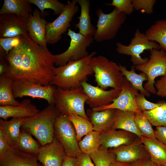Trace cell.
I'll return each instance as SVG.
<instances>
[{
    "instance_id": "cell-38",
    "label": "cell",
    "mask_w": 166,
    "mask_h": 166,
    "mask_svg": "<svg viewBox=\"0 0 166 166\" xmlns=\"http://www.w3.org/2000/svg\"><path fill=\"white\" fill-rule=\"evenodd\" d=\"M136 102L138 108L141 111H148L152 109L161 105L164 101H160L154 103L148 101L145 96L139 93L136 97Z\"/></svg>"
},
{
    "instance_id": "cell-13",
    "label": "cell",
    "mask_w": 166,
    "mask_h": 166,
    "mask_svg": "<svg viewBox=\"0 0 166 166\" xmlns=\"http://www.w3.org/2000/svg\"><path fill=\"white\" fill-rule=\"evenodd\" d=\"M121 90L118 96L110 104L92 109L96 111L112 109L135 113L142 112L138 108L136 102V97L139 94L138 91L134 88L124 77Z\"/></svg>"
},
{
    "instance_id": "cell-3",
    "label": "cell",
    "mask_w": 166,
    "mask_h": 166,
    "mask_svg": "<svg viewBox=\"0 0 166 166\" xmlns=\"http://www.w3.org/2000/svg\"><path fill=\"white\" fill-rule=\"evenodd\" d=\"M60 114L54 104H49L39 113L25 118L21 128L34 136L43 146L51 142L54 136V127Z\"/></svg>"
},
{
    "instance_id": "cell-17",
    "label": "cell",
    "mask_w": 166,
    "mask_h": 166,
    "mask_svg": "<svg viewBox=\"0 0 166 166\" xmlns=\"http://www.w3.org/2000/svg\"><path fill=\"white\" fill-rule=\"evenodd\" d=\"M116 156L115 161L131 163L140 160L150 158L149 154L141 138L131 144L112 149Z\"/></svg>"
},
{
    "instance_id": "cell-2",
    "label": "cell",
    "mask_w": 166,
    "mask_h": 166,
    "mask_svg": "<svg viewBox=\"0 0 166 166\" xmlns=\"http://www.w3.org/2000/svg\"><path fill=\"white\" fill-rule=\"evenodd\" d=\"M97 53L93 51L81 59L56 67L55 75L50 84L64 89H75L86 81L89 75L94 73L91 65L92 58Z\"/></svg>"
},
{
    "instance_id": "cell-6",
    "label": "cell",
    "mask_w": 166,
    "mask_h": 166,
    "mask_svg": "<svg viewBox=\"0 0 166 166\" xmlns=\"http://www.w3.org/2000/svg\"><path fill=\"white\" fill-rule=\"evenodd\" d=\"M96 13L98 19L94 39L100 42L113 39L125 22L126 15L115 8L108 14L104 13L101 9H98Z\"/></svg>"
},
{
    "instance_id": "cell-15",
    "label": "cell",
    "mask_w": 166,
    "mask_h": 166,
    "mask_svg": "<svg viewBox=\"0 0 166 166\" xmlns=\"http://www.w3.org/2000/svg\"><path fill=\"white\" fill-rule=\"evenodd\" d=\"M67 156L62 146L54 135L51 142L41 146L37 157L43 166H61Z\"/></svg>"
},
{
    "instance_id": "cell-21",
    "label": "cell",
    "mask_w": 166,
    "mask_h": 166,
    "mask_svg": "<svg viewBox=\"0 0 166 166\" xmlns=\"http://www.w3.org/2000/svg\"><path fill=\"white\" fill-rule=\"evenodd\" d=\"M39 111L31 100L24 99L17 106H0V117L4 120L9 117L29 118L35 116Z\"/></svg>"
},
{
    "instance_id": "cell-50",
    "label": "cell",
    "mask_w": 166,
    "mask_h": 166,
    "mask_svg": "<svg viewBox=\"0 0 166 166\" xmlns=\"http://www.w3.org/2000/svg\"><path fill=\"white\" fill-rule=\"evenodd\" d=\"M156 166H166V165L163 164L156 165Z\"/></svg>"
},
{
    "instance_id": "cell-7",
    "label": "cell",
    "mask_w": 166,
    "mask_h": 166,
    "mask_svg": "<svg viewBox=\"0 0 166 166\" xmlns=\"http://www.w3.org/2000/svg\"><path fill=\"white\" fill-rule=\"evenodd\" d=\"M67 34L70 38L69 45L64 52L54 55L55 65H64L68 62L78 60L87 56L89 54L87 48L93 43V36H85L68 29Z\"/></svg>"
},
{
    "instance_id": "cell-28",
    "label": "cell",
    "mask_w": 166,
    "mask_h": 166,
    "mask_svg": "<svg viewBox=\"0 0 166 166\" xmlns=\"http://www.w3.org/2000/svg\"><path fill=\"white\" fill-rule=\"evenodd\" d=\"M150 41L155 42L160 45V49L166 52V20L156 21L145 33Z\"/></svg>"
},
{
    "instance_id": "cell-37",
    "label": "cell",
    "mask_w": 166,
    "mask_h": 166,
    "mask_svg": "<svg viewBox=\"0 0 166 166\" xmlns=\"http://www.w3.org/2000/svg\"><path fill=\"white\" fill-rule=\"evenodd\" d=\"M28 1L38 8L42 17L45 14L44 10L49 9L53 10L54 14L59 15L63 11L65 5L57 0H28Z\"/></svg>"
},
{
    "instance_id": "cell-41",
    "label": "cell",
    "mask_w": 166,
    "mask_h": 166,
    "mask_svg": "<svg viewBox=\"0 0 166 166\" xmlns=\"http://www.w3.org/2000/svg\"><path fill=\"white\" fill-rule=\"evenodd\" d=\"M20 36L0 38V46L5 51L6 54L19 43Z\"/></svg>"
},
{
    "instance_id": "cell-14",
    "label": "cell",
    "mask_w": 166,
    "mask_h": 166,
    "mask_svg": "<svg viewBox=\"0 0 166 166\" xmlns=\"http://www.w3.org/2000/svg\"><path fill=\"white\" fill-rule=\"evenodd\" d=\"M81 86L88 97L86 103L91 109L110 104L118 96L121 91V90L114 89L107 91L85 81L81 83Z\"/></svg>"
},
{
    "instance_id": "cell-16",
    "label": "cell",
    "mask_w": 166,
    "mask_h": 166,
    "mask_svg": "<svg viewBox=\"0 0 166 166\" xmlns=\"http://www.w3.org/2000/svg\"><path fill=\"white\" fill-rule=\"evenodd\" d=\"M28 19L14 14L0 16V38L14 37L28 33Z\"/></svg>"
},
{
    "instance_id": "cell-5",
    "label": "cell",
    "mask_w": 166,
    "mask_h": 166,
    "mask_svg": "<svg viewBox=\"0 0 166 166\" xmlns=\"http://www.w3.org/2000/svg\"><path fill=\"white\" fill-rule=\"evenodd\" d=\"M54 96V105L60 114L68 117L77 114L89 121L84 106L88 97L81 86L72 89L57 87Z\"/></svg>"
},
{
    "instance_id": "cell-24",
    "label": "cell",
    "mask_w": 166,
    "mask_h": 166,
    "mask_svg": "<svg viewBox=\"0 0 166 166\" xmlns=\"http://www.w3.org/2000/svg\"><path fill=\"white\" fill-rule=\"evenodd\" d=\"M81 7V13L77 17L79 20L75 27L78 28L79 32L85 36H93L96 28L92 24L89 15L90 1L89 0H77Z\"/></svg>"
},
{
    "instance_id": "cell-22",
    "label": "cell",
    "mask_w": 166,
    "mask_h": 166,
    "mask_svg": "<svg viewBox=\"0 0 166 166\" xmlns=\"http://www.w3.org/2000/svg\"><path fill=\"white\" fill-rule=\"evenodd\" d=\"M38 161L36 156L12 147L8 152L0 156V166H42Z\"/></svg>"
},
{
    "instance_id": "cell-30",
    "label": "cell",
    "mask_w": 166,
    "mask_h": 166,
    "mask_svg": "<svg viewBox=\"0 0 166 166\" xmlns=\"http://www.w3.org/2000/svg\"><path fill=\"white\" fill-rule=\"evenodd\" d=\"M120 70L124 76L132 84L134 88L140 91V93L147 97H149L150 93L147 91L143 86V82L148 81V77L144 73L139 74L135 72V66L132 65L131 70H127L125 66L119 64Z\"/></svg>"
},
{
    "instance_id": "cell-32",
    "label": "cell",
    "mask_w": 166,
    "mask_h": 166,
    "mask_svg": "<svg viewBox=\"0 0 166 166\" xmlns=\"http://www.w3.org/2000/svg\"><path fill=\"white\" fill-rule=\"evenodd\" d=\"M81 151L89 155L97 151L101 146L100 133L93 131L78 142Z\"/></svg>"
},
{
    "instance_id": "cell-48",
    "label": "cell",
    "mask_w": 166,
    "mask_h": 166,
    "mask_svg": "<svg viewBox=\"0 0 166 166\" xmlns=\"http://www.w3.org/2000/svg\"><path fill=\"white\" fill-rule=\"evenodd\" d=\"M61 166H77L76 157L67 156Z\"/></svg>"
},
{
    "instance_id": "cell-11",
    "label": "cell",
    "mask_w": 166,
    "mask_h": 166,
    "mask_svg": "<svg viewBox=\"0 0 166 166\" xmlns=\"http://www.w3.org/2000/svg\"><path fill=\"white\" fill-rule=\"evenodd\" d=\"M54 135L62 146L67 156L76 157L81 152L75 130L68 117L60 114L57 118Z\"/></svg>"
},
{
    "instance_id": "cell-20",
    "label": "cell",
    "mask_w": 166,
    "mask_h": 166,
    "mask_svg": "<svg viewBox=\"0 0 166 166\" xmlns=\"http://www.w3.org/2000/svg\"><path fill=\"white\" fill-rule=\"evenodd\" d=\"M116 109H108L100 111L87 109L86 114L93 126V131L101 133L113 129Z\"/></svg>"
},
{
    "instance_id": "cell-18",
    "label": "cell",
    "mask_w": 166,
    "mask_h": 166,
    "mask_svg": "<svg viewBox=\"0 0 166 166\" xmlns=\"http://www.w3.org/2000/svg\"><path fill=\"white\" fill-rule=\"evenodd\" d=\"M140 138L136 134L128 131L120 129H111L100 133L101 146L108 149L131 144Z\"/></svg>"
},
{
    "instance_id": "cell-23",
    "label": "cell",
    "mask_w": 166,
    "mask_h": 166,
    "mask_svg": "<svg viewBox=\"0 0 166 166\" xmlns=\"http://www.w3.org/2000/svg\"><path fill=\"white\" fill-rule=\"evenodd\" d=\"M140 138L152 161L156 165H166V146L156 138H148L142 136Z\"/></svg>"
},
{
    "instance_id": "cell-47",
    "label": "cell",
    "mask_w": 166,
    "mask_h": 166,
    "mask_svg": "<svg viewBox=\"0 0 166 166\" xmlns=\"http://www.w3.org/2000/svg\"><path fill=\"white\" fill-rule=\"evenodd\" d=\"M4 57L0 56V75L5 74L9 69V63Z\"/></svg>"
},
{
    "instance_id": "cell-29",
    "label": "cell",
    "mask_w": 166,
    "mask_h": 166,
    "mask_svg": "<svg viewBox=\"0 0 166 166\" xmlns=\"http://www.w3.org/2000/svg\"><path fill=\"white\" fill-rule=\"evenodd\" d=\"M41 146L30 134L21 128L17 141L13 147L20 151L37 156Z\"/></svg>"
},
{
    "instance_id": "cell-39",
    "label": "cell",
    "mask_w": 166,
    "mask_h": 166,
    "mask_svg": "<svg viewBox=\"0 0 166 166\" xmlns=\"http://www.w3.org/2000/svg\"><path fill=\"white\" fill-rule=\"evenodd\" d=\"M107 5L114 6L118 11L126 15L132 14L134 10L132 0H113Z\"/></svg>"
},
{
    "instance_id": "cell-26",
    "label": "cell",
    "mask_w": 166,
    "mask_h": 166,
    "mask_svg": "<svg viewBox=\"0 0 166 166\" xmlns=\"http://www.w3.org/2000/svg\"><path fill=\"white\" fill-rule=\"evenodd\" d=\"M135 113L116 109L113 129H120L132 132L140 138L142 136L135 124Z\"/></svg>"
},
{
    "instance_id": "cell-49",
    "label": "cell",
    "mask_w": 166,
    "mask_h": 166,
    "mask_svg": "<svg viewBox=\"0 0 166 166\" xmlns=\"http://www.w3.org/2000/svg\"><path fill=\"white\" fill-rule=\"evenodd\" d=\"M110 166H130V165L129 163L115 161L111 164Z\"/></svg>"
},
{
    "instance_id": "cell-45",
    "label": "cell",
    "mask_w": 166,
    "mask_h": 166,
    "mask_svg": "<svg viewBox=\"0 0 166 166\" xmlns=\"http://www.w3.org/2000/svg\"><path fill=\"white\" fill-rule=\"evenodd\" d=\"M155 132L156 138L166 146V127H156Z\"/></svg>"
},
{
    "instance_id": "cell-19",
    "label": "cell",
    "mask_w": 166,
    "mask_h": 166,
    "mask_svg": "<svg viewBox=\"0 0 166 166\" xmlns=\"http://www.w3.org/2000/svg\"><path fill=\"white\" fill-rule=\"evenodd\" d=\"M47 21L42 16L38 9H35L28 19V34L34 42L46 48L45 40L46 26Z\"/></svg>"
},
{
    "instance_id": "cell-25",
    "label": "cell",
    "mask_w": 166,
    "mask_h": 166,
    "mask_svg": "<svg viewBox=\"0 0 166 166\" xmlns=\"http://www.w3.org/2000/svg\"><path fill=\"white\" fill-rule=\"evenodd\" d=\"M31 4L28 0H4L0 14H13L28 19L32 12Z\"/></svg>"
},
{
    "instance_id": "cell-42",
    "label": "cell",
    "mask_w": 166,
    "mask_h": 166,
    "mask_svg": "<svg viewBox=\"0 0 166 166\" xmlns=\"http://www.w3.org/2000/svg\"><path fill=\"white\" fill-rule=\"evenodd\" d=\"M77 166H95L90 155L81 152L76 156Z\"/></svg>"
},
{
    "instance_id": "cell-27",
    "label": "cell",
    "mask_w": 166,
    "mask_h": 166,
    "mask_svg": "<svg viewBox=\"0 0 166 166\" xmlns=\"http://www.w3.org/2000/svg\"><path fill=\"white\" fill-rule=\"evenodd\" d=\"M25 118L13 117L8 121L0 119V131L3 132L12 147L16 143Z\"/></svg>"
},
{
    "instance_id": "cell-9",
    "label": "cell",
    "mask_w": 166,
    "mask_h": 166,
    "mask_svg": "<svg viewBox=\"0 0 166 166\" xmlns=\"http://www.w3.org/2000/svg\"><path fill=\"white\" fill-rule=\"evenodd\" d=\"M150 52L148 60L144 64L135 66V69L146 75L148 79L144 87L149 93L155 94L156 93L155 79L166 75V52L156 49L150 50Z\"/></svg>"
},
{
    "instance_id": "cell-12",
    "label": "cell",
    "mask_w": 166,
    "mask_h": 166,
    "mask_svg": "<svg viewBox=\"0 0 166 166\" xmlns=\"http://www.w3.org/2000/svg\"><path fill=\"white\" fill-rule=\"evenodd\" d=\"M57 88L49 84L42 85L24 80L13 81L12 92L14 98L28 96L34 98L44 99L49 104L54 105V93Z\"/></svg>"
},
{
    "instance_id": "cell-4",
    "label": "cell",
    "mask_w": 166,
    "mask_h": 166,
    "mask_svg": "<svg viewBox=\"0 0 166 166\" xmlns=\"http://www.w3.org/2000/svg\"><path fill=\"white\" fill-rule=\"evenodd\" d=\"M91 65L98 86L105 90L108 87L121 89L124 76L119 65L101 55L92 57Z\"/></svg>"
},
{
    "instance_id": "cell-36",
    "label": "cell",
    "mask_w": 166,
    "mask_h": 166,
    "mask_svg": "<svg viewBox=\"0 0 166 166\" xmlns=\"http://www.w3.org/2000/svg\"><path fill=\"white\" fill-rule=\"evenodd\" d=\"M134 121L136 125L142 136L148 138H155V130L152 124L142 112L135 113Z\"/></svg>"
},
{
    "instance_id": "cell-43",
    "label": "cell",
    "mask_w": 166,
    "mask_h": 166,
    "mask_svg": "<svg viewBox=\"0 0 166 166\" xmlns=\"http://www.w3.org/2000/svg\"><path fill=\"white\" fill-rule=\"evenodd\" d=\"M154 86L158 96L162 97H166V75L155 81Z\"/></svg>"
},
{
    "instance_id": "cell-33",
    "label": "cell",
    "mask_w": 166,
    "mask_h": 166,
    "mask_svg": "<svg viewBox=\"0 0 166 166\" xmlns=\"http://www.w3.org/2000/svg\"><path fill=\"white\" fill-rule=\"evenodd\" d=\"M68 117L73 125L78 142L83 136L93 131L92 124L83 117L75 114H70Z\"/></svg>"
},
{
    "instance_id": "cell-31",
    "label": "cell",
    "mask_w": 166,
    "mask_h": 166,
    "mask_svg": "<svg viewBox=\"0 0 166 166\" xmlns=\"http://www.w3.org/2000/svg\"><path fill=\"white\" fill-rule=\"evenodd\" d=\"M13 80L5 74L0 76V106H17L20 102L14 97L12 86Z\"/></svg>"
},
{
    "instance_id": "cell-10",
    "label": "cell",
    "mask_w": 166,
    "mask_h": 166,
    "mask_svg": "<svg viewBox=\"0 0 166 166\" xmlns=\"http://www.w3.org/2000/svg\"><path fill=\"white\" fill-rule=\"evenodd\" d=\"M77 0L69 1L62 12L53 22L46 26L45 40L47 44H53L59 41L62 35L70 26V22L74 15L78 11Z\"/></svg>"
},
{
    "instance_id": "cell-35",
    "label": "cell",
    "mask_w": 166,
    "mask_h": 166,
    "mask_svg": "<svg viewBox=\"0 0 166 166\" xmlns=\"http://www.w3.org/2000/svg\"><path fill=\"white\" fill-rule=\"evenodd\" d=\"M90 156L95 166H110L116 158L112 150H109L101 146Z\"/></svg>"
},
{
    "instance_id": "cell-34",
    "label": "cell",
    "mask_w": 166,
    "mask_h": 166,
    "mask_svg": "<svg viewBox=\"0 0 166 166\" xmlns=\"http://www.w3.org/2000/svg\"><path fill=\"white\" fill-rule=\"evenodd\" d=\"M152 125L166 127V102L152 109L142 111Z\"/></svg>"
},
{
    "instance_id": "cell-46",
    "label": "cell",
    "mask_w": 166,
    "mask_h": 166,
    "mask_svg": "<svg viewBox=\"0 0 166 166\" xmlns=\"http://www.w3.org/2000/svg\"><path fill=\"white\" fill-rule=\"evenodd\" d=\"M130 166H156V165L147 158L139 160L130 164Z\"/></svg>"
},
{
    "instance_id": "cell-8",
    "label": "cell",
    "mask_w": 166,
    "mask_h": 166,
    "mask_svg": "<svg viewBox=\"0 0 166 166\" xmlns=\"http://www.w3.org/2000/svg\"><path fill=\"white\" fill-rule=\"evenodd\" d=\"M116 45L118 53L131 56L130 61L135 66L144 64L148 60V58H142L140 56L144 51L160 49L157 43L150 40L145 34L138 29L136 30L128 45H124L117 42Z\"/></svg>"
},
{
    "instance_id": "cell-1",
    "label": "cell",
    "mask_w": 166,
    "mask_h": 166,
    "mask_svg": "<svg viewBox=\"0 0 166 166\" xmlns=\"http://www.w3.org/2000/svg\"><path fill=\"white\" fill-rule=\"evenodd\" d=\"M54 55L25 33L20 35L19 43L4 57L9 65L5 74L13 81L24 80L49 85L55 75Z\"/></svg>"
},
{
    "instance_id": "cell-44",
    "label": "cell",
    "mask_w": 166,
    "mask_h": 166,
    "mask_svg": "<svg viewBox=\"0 0 166 166\" xmlns=\"http://www.w3.org/2000/svg\"><path fill=\"white\" fill-rule=\"evenodd\" d=\"M12 148L3 132L0 131V156L8 152Z\"/></svg>"
},
{
    "instance_id": "cell-40",
    "label": "cell",
    "mask_w": 166,
    "mask_h": 166,
    "mask_svg": "<svg viewBox=\"0 0 166 166\" xmlns=\"http://www.w3.org/2000/svg\"><path fill=\"white\" fill-rule=\"evenodd\" d=\"M134 10H141L148 14H151L153 12V6L156 0H132Z\"/></svg>"
}]
</instances>
